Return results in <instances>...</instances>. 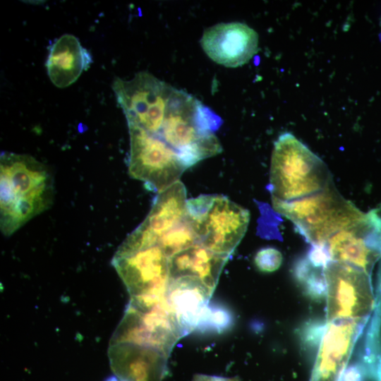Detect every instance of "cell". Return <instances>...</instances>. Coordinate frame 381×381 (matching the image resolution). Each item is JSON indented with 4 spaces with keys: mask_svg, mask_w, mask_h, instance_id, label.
<instances>
[{
    "mask_svg": "<svg viewBox=\"0 0 381 381\" xmlns=\"http://www.w3.org/2000/svg\"><path fill=\"white\" fill-rule=\"evenodd\" d=\"M157 243L169 258L199 243L198 236L188 217L157 238Z\"/></svg>",
    "mask_w": 381,
    "mask_h": 381,
    "instance_id": "obj_18",
    "label": "cell"
},
{
    "mask_svg": "<svg viewBox=\"0 0 381 381\" xmlns=\"http://www.w3.org/2000/svg\"><path fill=\"white\" fill-rule=\"evenodd\" d=\"M128 174L157 193L179 181L187 169L179 155L165 144L136 133H129Z\"/></svg>",
    "mask_w": 381,
    "mask_h": 381,
    "instance_id": "obj_10",
    "label": "cell"
},
{
    "mask_svg": "<svg viewBox=\"0 0 381 381\" xmlns=\"http://www.w3.org/2000/svg\"><path fill=\"white\" fill-rule=\"evenodd\" d=\"M233 323L234 318L229 309L222 305L209 303L196 330L201 332L222 333L229 329Z\"/></svg>",
    "mask_w": 381,
    "mask_h": 381,
    "instance_id": "obj_20",
    "label": "cell"
},
{
    "mask_svg": "<svg viewBox=\"0 0 381 381\" xmlns=\"http://www.w3.org/2000/svg\"><path fill=\"white\" fill-rule=\"evenodd\" d=\"M212 294L193 277L169 280L165 298L184 337L196 330Z\"/></svg>",
    "mask_w": 381,
    "mask_h": 381,
    "instance_id": "obj_14",
    "label": "cell"
},
{
    "mask_svg": "<svg viewBox=\"0 0 381 381\" xmlns=\"http://www.w3.org/2000/svg\"><path fill=\"white\" fill-rule=\"evenodd\" d=\"M229 257L214 253L197 243L169 258L170 279L182 277H193L201 282L213 293Z\"/></svg>",
    "mask_w": 381,
    "mask_h": 381,
    "instance_id": "obj_16",
    "label": "cell"
},
{
    "mask_svg": "<svg viewBox=\"0 0 381 381\" xmlns=\"http://www.w3.org/2000/svg\"><path fill=\"white\" fill-rule=\"evenodd\" d=\"M107 381H118L116 378L114 377L113 378H109Z\"/></svg>",
    "mask_w": 381,
    "mask_h": 381,
    "instance_id": "obj_24",
    "label": "cell"
},
{
    "mask_svg": "<svg viewBox=\"0 0 381 381\" xmlns=\"http://www.w3.org/2000/svg\"><path fill=\"white\" fill-rule=\"evenodd\" d=\"M365 320L326 322L309 381H340Z\"/></svg>",
    "mask_w": 381,
    "mask_h": 381,
    "instance_id": "obj_11",
    "label": "cell"
},
{
    "mask_svg": "<svg viewBox=\"0 0 381 381\" xmlns=\"http://www.w3.org/2000/svg\"><path fill=\"white\" fill-rule=\"evenodd\" d=\"M272 206L276 212L295 225L311 246L324 244L336 232L364 214L337 191L334 183L300 199L272 202Z\"/></svg>",
    "mask_w": 381,
    "mask_h": 381,
    "instance_id": "obj_4",
    "label": "cell"
},
{
    "mask_svg": "<svg viewBox=\"0 0 381 381\" xmlns=\"http://www.w3.org/2000/svg\"><path fill=\"white\" fill-rule=\"evenodd\" d=\"M326 322L366 320L375 307L372 277L353 266L329 261L323 268Z\"/></svg>",
    "mask_w": 381,
    "mask_h": 381,
    "instance_id": "obj_8",
    "label": "cell"
},
{
    "mask_svg": "<svg viewBox=\"0 0 381 381\" xmlns=\"http://www.w3.org/2000/svg\"><path fill=\"white\" fill-rule=\"evenodd\" d=\"M330 261L360 269L372 277L381 263V217L377 210L330 236L324 243Z\"/></svg>",
    "mask_w": 381,
    "mask_h": 381,
    "instance_id": "obj_9",
    "label": "cell"
},
{
    "mask_svg": "<svg viewBox=\"0 0 381 381\" xmlns=\"http://www.w3.org/2000/svg\"><path fill=\"white\" fill-rule=\"evenodd\" d=\"M0 227L11 236L48 210L54 182L47 167L33 157L3 152L0 157Z\"/></svg>",
    "mask_w": 381,
    "mask_h": 381,
    "instance_id": "obj_2",
    "label": "cell"
},
{
    "mask_svg": "<svg viewBox=\"0 0 381 381\" xmlns=\"http://www.w3.org/2000/svg\"><path fill=\"white\" fill-rule=\"evenodd\" d=\"M323 268L315 267L306 258L301 260L296 266L295 274L298 281L313 298H321L325 295Z\"/></svg>",
    "mask_w": 381,
    "mask_h": 381,
    "instance_id": "obj_19",
    "label": "cell"
},
{
    "mask_svg": "<svg viewBox=\"0 0 381 381\" xmlns=\"http://www.w3.org/2000/svg\"><path fill=\"white\" fill-rule=\"evenodd\" d=\"M222 123L199 99L167 85L142 102L128 127L169 146L188 169L222 152L215 132Z\"/></svg>",
    "mask_w": 381,
    "mask_h": 381,
    "instance_id": "obj_1",
    "label": "cell"
},
{
    "mask_svg": "<svg viewBox=\"0 0 381 381\" xmlns=\"http://www.w3.org/2000/svg\"><path fill=\"white\" fill-rule=\"evenodd\" d=\"M340 381H363V373L361 366L353 364L344 370Z\"/></svg>",
    "mask_w": 381,
    "mask_h": 381,
    "instance_id": "obj_22",
    "label": "cell"
},
{
    "mask_svg": "<svg viewBox=\"0 0 381 381\" xmlns=\"http://www.w3.org/2000/svg\"><path fill=\"white\" fill-rule=\"evenodd\" d=\"M200 44L212 61L235 68L248 63L258 52V35L243 23H222L207 28Z\"/></svg>",
    "mask_w": 381,
    "mask_h": 381,
    "instance_id": "obj_12",
    "label": "cell"
},
{
    "mask_svg": "<svg viewBox=\"0 0 381 381\" xmlns=\"http://www.w3.org/2000/svg\"><path fill=\"white\" fill-rule=\"evenodd\" d=\"M192 381H241L238 377H226L215 375L196 374Z\"/></svg>",
    "mask_w": 381,
    "mask_h": 381,
    "instance_id": "obj_23",
    "label": "cell"
},
{
    "mask_svg": "<svg viewBox=\"0 0 381 381\" xmlns=\"http://www.w3.org/2000/svg\"><path fill=\"white\" fill-rule=\"evenodd\" d=\"M187 200L184 184L180 181L176 182L157 193L140 225L157 238L186 218Z\"/></svg>",
    "mask_w": 381,
    "mask_h": 381,
    "instance_id": "obj_17",
    "label": "cell"
},
{
    "mask_svg": "<svg viewBox=\"0 0 381 381\" xmlns=\"http://www.w3.org/2000/svg\"><path fill=\"white\" fill-rule=\"evenodd\" d=\"M187 215L200 244L229 256L242 240L250 221L248 210L222 195L188 200Z\"/></svg>",
    "mask_w": 381,
    "mask_h": 381,
    "instance_id": "obj_6",
    "label": "cell"
},
{
    "mask_svg": "<svg viewBox=\"0 0 381 381\" xmlns=\"http://www.w3.org/2000/svg\"><path fill=\"white\" fill-rule=\"evenodd\" d=\"M333 183L325 163L291 133L275 141L269 189L272 202H289L318 193Z\"/></svg>",
    "mask_w": 381,
    "mask_h": 381,
    "instance_id": "obj_3",
    "label": "cell"
},
{
    "mask_svg": "<svg viewBox=\"0 0 381 381\" xmlns=\"http://www.w3.org/2000/svg\"><path fill=\"white\" fill-rule=\"evenodd\" d=\"M92 62V54L78 38L64 34L50 47L46 67L51 82L64 88L74 83Z\"/></svg>",
    "mask_w": 381,
    "mask_h": 381,
    "instance_id": "obj_15",
    "label": "cell"
},
{
    "mask_svg": "<svg viewBox=\"0 0 381 381\" xmlns=\"http://www.w3.org/2000/svg\"><path fill=\"white\" fill-rule=\"evenodd\" d=\"M183 337L164 296L157 299L130 298L110 341L152 347L169 357Z\"/></svg>",
    "mask_w": 381,
    "mask_h": 381,
    "instance_id": "obj_7",
    "label": "cell"
},
{
    "mask_svg": "<svg viewBox=\"0 0 381 381\" xmlns=\"http://www.w3.org/2000/svg\"><path fill=\"white\" fill-rule=\"evenodd\" d=\"M111 264L130 298L165 296L170 277L169 258L157 243L134 230L116 251Z\"/></svg>",
    "mask_w": 381,
    "mask_h": 381,
    "instance_id": "obj_5",
    "label": "cell"
},
{
    "mask_svg": "<svg viewBox=\"0 0 381 381\" xmlns=\"http://www.w3.org/2000/svg\"><path fill=\"white\" fill-rule=\"evenodd\" d=\"M254 262L259 270L263 272H272L279 268L282 262V255L277 248H263L255 255Z\"/></svg>",
    "mask_w": 381,
    "mask_h": 381,
    "instance_id": "obj_21",
    "label": "cell"
},
{
    "mask_svg": "<svg viewBox=\"0 0 381 381\" xmlns=\"http://www.w3.org/2000/svg\"><path fill=\"white\" fill-rule=\"evenodd\" d=\"M110 367L118 381H163L169 356L146 346L110 341Z\"/></svg>",
    "mask_w": 381,
    "mask_h": 381,
    "instance_id": "obj_13",
    "label": "cell"
}]
</instances>
